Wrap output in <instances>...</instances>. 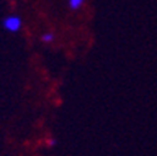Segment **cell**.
<instances>
[{
	"instance_id": "6da1fadb",
	"label": "cell",
	"mask_w": 157,
	"mask_h": 156,
	"mask_svg": "<svg viewBox=\"0 0 157 156\" xmlns=\"http://www.w3.org/2000/svg\"><path fill=\"white\" fill-rule=\"evenodd\" d=\"M3 26L7 31H10V33H17V31L21 28V20H20V17H17V16H9L6 20H4Z\"/></svg>"
},
{
	"instance_id": "7a4b0ae2",
	"label": "cell",
	"mask_w": 157,
	"mask_h": 156,
	"mask_svg": "<svg viewBox=\"0 0 157 156\" xmlns=\"http://www.w3.org/2000/svg\"><path fill=\"white\" fill-rule=\"evenodd\" d=\"M83 6V0H70L69 2V7L72 10H78Z\"/></svg>"
},
{
	"instance_id": "3957f363",
	"label": "cell",
	"mask_w": 157,
	"mask_h": 156,
	"mask_svg": "<svg viewBox=\"0 0 157 156\" xmlns=\"http://www.w3.org/2000/svg\"><path fill=\"white\" fill-rule=\"evenodd\" d=\"M42 41L44 42H52L53 41V34L52 33H46L42 35Z\"/></svg>"
},
{
	"instance_id": "277c9868",
	"label": "cell",
	"mask_w": 157,
	"mask_h": 156,
	"mask_svg": "<svg viewBox=\"0 0 157 156\" xmlns=\"http://www.w3.org/2000/svg\"><path fill=\"white\" fill-rule=\"evenodd\" d=\"M48 145H49V146H53V145H55V139H49L48 141Z\"/></svg>"
}]
</instances>
